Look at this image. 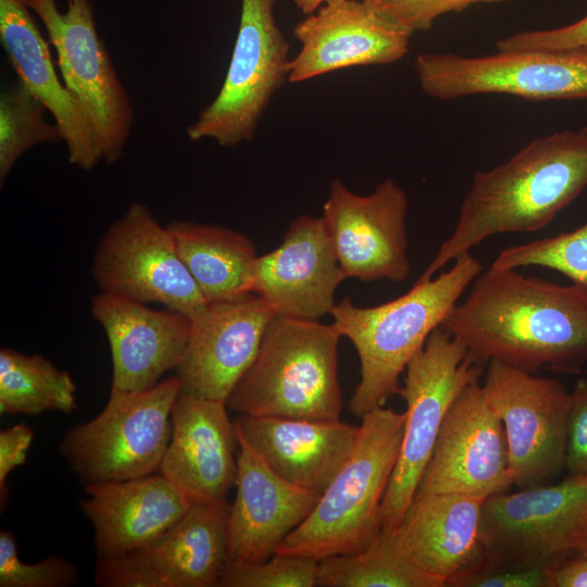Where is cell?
Listing matches in <instances>:
<instances>
[{"mask_svg": "<svg viewBox=\"0 0 587 587\" xmlns=\"http://www.w3.org/2000/svg\"><path fill=\"white\" fill-rule=\"evenodd\" d=\"M275 315L253 292L207 302L190 317L188 342L175 370L182 392L226 402Z\"/></svg>", "mask_w": 587, "mask_h": 587, "instance_id": "obj_16", "label": "cell"}, {"mask_svg": "<svg viewBox=\"0 0 587 587\" xmlns=\"http://www.w3.org/2000/svg\"><path fill=\"white\" fill-rule=\"evenodd\" d=\"M45 105L20 80L0 95V183L5 182L16 161L29 149L57 140L62 135L49 123Z\"/></svg>", "mask_w": 587, "mask_h": 587, "instance_id": "obj_30", "label": "cell"}, {"mask_svg": "<svg viewBox=\"0 0 587 587\" xmlns=\"http://www.w3.org/2000/svg\"><path fill=\"white\" fill-rule=\"evenodd\" d=\"M93 579L100 587H166L143 548L98 557Z\"/></svg>", "mask_w": 587, "mask_h": 587, "instance_id": "obj_36", "label": "cell"}, {"mask_svg": "<svg viewBox=\"0 0 587 587\" xmlns=\"http://www.w3.org/2000/svg\"><path fill=\"white\" fill-rule=\"evenodd\" d=\"M361 419L349 458L276 553L317 561L355 553L383 528L382 504L398 460L405 415L383 405Z\"/></svg>", "mask_w": 587, "mask_h": 587, "instance_id": "obj_4", "label": "cell"}, {"mask_svg": "<svg viewBox=\"0 0 587 587\" xmlns=\"http://www.w3.org/2000/svg\"><path fill=\"white\" fill-rule=\"evenodd\" d=\"M452 262L395 300L361 308L345 298L335 304L332 324L351 341L360 360V382L349 402L354 415L362 417L397 394L409 361L483 270L470 252Z\"/></svg>", "mask_w": 587, "mask_h": 587, "instance_id": "obj_3", "label": "cell"}, {"mask_svg": "<svg viewBox=\"0 0 587 587\" xmlns=\"http://www.w3.org/2000/svg\"><path fill=\"white\" fill-rule=\"evenodd\" d=\"M587 47V14L562 27L525 30L496 42L497 51L553 50Z\"/></svg>", "mask_w": 587, "mask_h": 587, "instance_id": "obj_37", "label": "cell"}, {"mask_svg": "<svg viewBox=\"0 0 587 587\" xmlns=\"http://www.w3.org/2000/svg\"><path fill=\"white\" fill-rule=\"evenodd\" d=\"M385 18L410 35L427 32L441 15L462 11L473 4L509 0H364Z\"/></svg>", "mask_w": 587, "mask_h": 587, "instance_id": "obj_35", "label": "cell"}, {"mask_svg": "<svg viewBox=\"0 0 587 587\" xmlns=\"http://www.w3.org/2000/svg\"><path fill=\"white\" fill-rule=\"evenodd\" d=\"M397 394L405 402L398 460L382 504L383 527L396 528L416 494L445 417L483 366L440 326L407 364Z\"/></svg>", "mask_w": 587, "mask_h": 587, "instance_id": "obj_7", "label": "cell"}, {"mask_svg": "<svg viewBox=\"0 0 587 587\" xmlns=\"http://www.w3.org/2000/svg\"><path fill=\"white\" fill-rule=\"evenodd\" d=\"M34 432L21 422L0 433V498L1 507L7 503L9 474L22 465L32 446Z\"/></svg>", "mask_w": 587, "mask_h": 587, "instance_id": "obj_39", "label": "cell"}, {"mask_svg": "<svg viewBox=\"0 0 587 587\" xmlns=\"http://www.w3.org/2000/svg\"><path fill=\"white\" fill-rule=\"evenodd\" d=\"M319 561L298 554L275 553L257 563L228 562L220 587H313Z\"/></svg>", "mask_w": 587, "mask_h": 587, "instance_id": "obj_32", "label": "cell"}, {"mask_svg": "<svg viewBox=\"0 0 587 587\" xmlns=\"http://www.w3.org/2000/svg\"><path fill=\"white\" fill-rule=\"evenodd\" d=\"M78 582L73 563L59 555L26 563L17 554L15 536L0 532V587H67Z\"/></svg>", "mask_w": 587, "mask_h": 587, "instance_id": "obj_33", "label": "cell"}, {"mask_svg": "<svg viewBox=\"0 0 587 587\" xmlns=\"http://www.w3.org/2000/svg\"><path fill=\"white\" fill-rule=\"evenodd\" d=\"M54 47L61 78L85 115L101 160L117 162L130 135L134 110L100 38L90 0H24Z\"/></svg>", "mask_w": 587, "mask_h": 587, "instance_id": "obj_8", "label": "cell"}, {"mask_svg": "<svg viewBox=\"0 0 587 587\" xmlns=\"http://www.w3.org/2000/svg\"><path fill=\"white\" fill-rule=\"evenodd\" d=\"M340 337L332 323L275 315L227 409L261 417L339 420Z\"/></svg>", "mask_w": 587, "mask_h": 587, "instance_id": "obj_5", "label": "cell"}, {"mask_svg": "<svg viewBox=\"0 0 587 587\" xmlns=\"http://www.w3.org/2000/svg\"><path fill=\"white\" fill-rule=\"evenodd\" d=\"M541 266L558 271L587 290V222L578 228L502 250L492 268Z\"/></svg>", "mask_w": 587, "mask_h": 587, "instance_id": "obj_31", "label": "cell"}, {"mask_svg": "<svg viewBox=\"0 0 587 587\" xmlns=\"http://www.w3.org/2000/svg\"><path fill=\"white\" fill-rule=\"evenodd\" d=\"M90 312L110 345L112 388L148 390L178 366L190 334L187 315L104 291L92 298Z\"/></svg>", "mask_w": 587, "mask_h": 587, "instance_id": "obj_20", "label": "cell"}, {"mask_svg": "<svg viewBox=\"0 0 587 587\" xmlns=\"http://www.w3.org/2000/svg\"><path fill=\"white\" fill-rule=\"evenodd\" d=\"M91 272L101 291L146 304L161 303L189 319L207 303L167 226L139 202L109 226Z\"/></svg>", "mask_w": 587, "mask_h": 587, "instance_id": "obj_11", "label": "cell"}, {"mask_svg": "<svg viewBox=\"0 0 587 587\" xmlns=\"http://www.w3.org/2000/svg\"><path fill=\"white\" fill-rule=\"evenodd\" d=\"M486 498L463 494H420L396 527L410 557L448 585L484 554L482 513Z\"/></svg>", "mask_w": 587, "mask_h": 587, "instance_id": "obj_25", "label": "cell"}, {"mask_svg": "<svg viewBox=\"0 0 587 587\" xmlns=\"http://www.w3.org/2000/svg\"><path fill=\"white\" fill-rule=\"evenodd\" d=\"M564 471L567 475H587V379L579 380L571 391Z\"/></svg>", "mask_w": 587, "mask_h": 587, "instance_id": "obj_38", "label": "cell"}, {"mask_svg": "<svg viewBox=\"0 0 587 587\" xmlns=\"http://www.w3.org/2000/svg\"><path fill=\"white\" fill-rule=\"evenodd\" d=\"M180 391L177 375L143 391L111 388L99 415L66 432L60 453L85 485L158 473Z\"/></svg>", "mask_w": 587, "mask_h": 587, "instance_id": "obj_6", "label": "cell"}, {"mask_svg": "<svg viewBox=\"0 0 587 587\" xmlns=\"http://www.w3.org/2000/svg\"><path fill=\"white\" fill-rule=\"evenodd\" d=\"M76 385L66 371L41 354L0 350V413H70L77 408Z\"/></svg>", "mask_w": 587, "mask_h": 587, "instance_id": "obj_29", "label": "cell"}, {"mask_svg": "<svg viewBox=\"0 0 587 587\" xmlns=\"http://www.w3.org/2000/svg\"><path fill=\"white\" fill-rule=\"evenodd\" d=\"M587 527V475L500 492L485 499V553L508 561L546 564L570 552Z\"/></svg>", "mask_w": 587, "mask_h": 587, "instance_id": "obj_13", "label": "cell"}, {"mask_svg": "<svg viewBox=\"0 0 587 587\" xmlns=\"http://www.w3.org/2000/svg\"><path fill=\"white\" fill-rule=\"evenodd\" d=\"M414 68L423 92L440 100L482 93L533 101L587 99V47L482 57L420 53Z\"/></svg>", "mask_w": 587, "mask_h": 587, "instance_id": "obj_10", "label": "cell"}, {"mask_svg": "<svg viewBox=\"0 0 587 587\" xmlns=\"http://www.w3.org/2000/svg\"><path fill=\"white\" fill-rule=\"evenodd\" d=\"M238 442L236 496L227 516L228 557L230 562L257 563L276 553L322 494L283 479L239 436Z\"/></svg>", "mask_w": 587, "mask_h": 587, "instance_id": "obj_21", "label": "cell"}, {"mask_svg": "<svg viewBox=\"0 0 587 587\" xmlns=\"http://www.w3.org/2000/svg\"><path fill=\"white\" fill-rule=\"evenodd\" d=\"M511 486L504 428L476 379L450 407L416 492L488 498Z\"/></svg>", "mask_w": 587, "mask_h": 587, "instance_id": "obj_15", "label": "cell"}, {"mask_svg": "<svg viewBox=\"0 0 587 587\" xmlns=\"http://www.w3.org/2000/svg\"><path fill=\"white\" fill-rule=\"evenodd\" d=\"M299 52L289 62L288 83L334 71L390 64L409 52L412 35L364 0H332L294 28Z\"/></svg>", "mask_w": 587, "mask_h": 587, "instance_id": "obj_18", "label": "cell"}, {"mask_svg": "<svg viewBox=\"0 0 587 587\" xmlns=\"http://www.w3.org/2000/svg\"><path fill=\"white\" fill-rule=\"evenodd\" d=\"M346 278L323 217L300 215L277 248L257 257L250 292L276 315L319 320L332 313Z\"/></svg>", "mask_w": 587, "mask_h": 587, "instance_id": "obj_17", "label": "cell"}, {"mask_svg": "<svg viewBox=\"0 0 587 587\" xmlns=\"http://www.w3.org/2000/svg\"><path fill=\"white\" fill-rule=\"evenodd\" d=\"M587 187V126L536 138L504 163L477 172L426 280L485 239L542 229Z\"/></svg>", "mask_w": 587, "mask_h": 587, "instance_id": "obj_2", "label": "cell"}, {"mask_svg": "<svg viewBox=\"0 0 587 587\" xmlns=\"http://www.w3.org/2000/svg\"><path fill=\"white\" fill-rule=\"evenodd\" d=\"M237 435L283 479L322 494L349 458L359 426L339 420L238 414Z\"/></svg>", "mask_w": 587, "mask_h": 587, "instance_id": "obj_22", "label": "cell"}, {"mask_svg": "<svg viewBox=\"0 0 587 587\" xmlns=\"http://www.w3.org/2000/svg\"><path fill=\"white\" fill-rule=\"evenodd\" d=\"M159 472L192 502H226L237 478L238 436L226 402L180 391Z\"/></svg>", "mask_w": 587, "mask_h": 587, "instance_id": "obj_19", "label": "cell"}, {"mask_svg": "<svg viewBox=\"0 0 587 587\" xmlns=\"http://www.w3.org/2000/svg\"><path fill=\"white\" fill-rule=\"evenodd\" d=\"M408 209L407 192L392 179L366 196L352 192L339 178L332 180L322 217L347 277L363 282L409 277Z\"/></svg>", "mask_w": 587, "mask_h": 587, "instance_id": "obj_14", "label": "cell"}, {"mask_svg": "<svg viewBox=\"0 0 587 587\" xmlns=\"http://www.w3.org/2000/svg\"><path fill=\"white\" fill-rule=\"evenodd\" d=\"M546 564L483 557L449 580L452 587H547Z\"/></svg>", "mask_w": 587, "mask_h": 587, "instance_id": "obj_34", "label": "cell"}, {"mask_svg": "<svg viewBox=\"0 0 587 587\" xmlns=\"http://www.w3.org/2000/svg\"><path fill=\"white\" fill-rule=\"evenodd\" d=\"M226 502H192L187 512L143 547L166 587H216L229 562Z\"/></svg>", "mask_w": 587, "mask_h": 587, "instance_id": "obj_26", "label": "cell"}, {"mask_svg": "<svg viewBox=\"0 0 587 587\" xmlns=\"http://www.w3.org/2000/svg\"><path fill=\"white\" fill-rule=\"evenodd\" d=\"M166 226L207 302L250 292L258 255L246 235L223 226L188 221H175Z\"/></svg>", "mask_w": 587, "mask_h": 587, "instance_id": "obj_27", "label": "cell"}, {"mask_svg": "<svg viewBox=\"0 0 587 587\" xmlns=\"http://www.w3.org/2000/svg\"><path fill=\"white\" fill-rule=\"evenodd\" d=\"M0 40L18 80L45 105L59 127L70 163L92 170L101 160L93 133L58 76L49 45L24 0H0Z\"/></svg>", "mask_w": 587, "mask_h": 587, "instance_id": "obj_24", "label": "cell"}, {"mask_svg": "<svg viewBox=\"0 0 587 587\" xmlns=\"http://www.w3.org/2000/svg\"><path fill=\"white\" fill-rule=\"evenodd\" d=\"M332 0H294L295 5L305 15H309Z\"/></svg>", "mask_w": 587, "mask_h": 587, "instance_id": "obj_41", "label": "cell"}, {"mask_svg": "<svg viewBox=\"0 0 587 587\" xmlns=\"http://www.w3.org/2000/svg\"><path fill=\"white\" fill-rule=\"evenodd\" d=\"M277 0H241L239 27L223 85L187 128L191 141L234 147L253 138L274 93L288 82L289 43L275 18Z\"/></svg>", "mask_w": 587, "mask_h": 587, "instance_id": "obj_9", "label": "cell"}, {"mask_svg": "<svg viewBox=\"0 0 587 587\" xmlns=\"http://www.w3.org/2000/svg\"><path fill=\"white\" fill-rule=\"evenodd\" d=\"M472 285L440 327L477 364L497 361L532 374H577L587 364L586 289L490 266Z\"/></svg>", "mask_w": 587, "mask_h": 587, "instance_id": "obj_1", "label": "cell"}, {"mask_svg": "<svg viewBox=\"0 0 587 587\" xmlns=\"http://www.w3.org/2000/svg\"><path fill=\"white\" fill-rule=\"evenodd\" d=\"M80 507L93 527L98 557L147 547L190 508V498L160 473L85 485Z\"/></svg>", "mask_w": 587, "mask_h": 587, "instance_id": "obj_23", "label": "cell"}, {"mask_svg": "<svg viewBox=\"0 0 587 587\" xmlns=\"http://www.w3.org/2000/svg\"><path fill=\"white\" fill-rule=\"evenodd\" d=\"M321 587H445L402 546L396 528L383 527L363 550L319 561Z\"/></svg>", "mask_w": 587, "mask_h": 587, "instance_id": "obj_28", "label": "cell"}, {"mask_svg": "<svg viewBox=\"0 0 587 587\" xmlns=\"http://www.w3.org/2000/svg\"><path fill=\"white\" fill-rule=\"evenodd\" d=\"M547 587H587V554L570 551L551 560Z\"/></svg>", "mask_w": 587, "mask_h": 587, "instance_id": "obj_40", "label": "cell"}, {"mask_svg": "<svg viewBox=\"0 0 587 587\" xmlns=\"http://www.w3.org/2000/svg\"><path fill=\"white\" fill-rule=\"evenodd\" d=\"M571 551H577L587 554V527L585 528L575 547Z\"/></svg>", "mask_w": 587, "mask_h": 587, "instance_id": "obj_42", "label": "cell"}, {"mask_svg": "<svg viewBox=\"0 0 587 587\" xmlns=\"http://www.w3.org/2000/svg\"><path fill=\"white\" fill-rule=\"evenodd\" d=\"M482 386L504 428L513 486L553 483L565 469L571 391L497 361L487 364Z\"/></svg>", "mask_w": 587, "mask_h": 587, "instance_id": "obj_12", "label": "cell"}]
</instances>
